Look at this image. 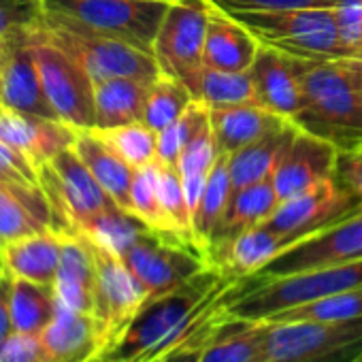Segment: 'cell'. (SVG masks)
<instances>
[{"instance_id": "cell-1", "label": "cell", "mask_w": 362, "mask_h": 362, "mask_svg": "<svg viewBox=\"0 0 362 362\" xmlns=\"http://www.w3.org/2000/svg\"><path fill=\"white\" fill-rule=\"evenodd\" d=\"M303 92V109L292 122L303 132L334 145L339 153L362 151V60L309 62Z\"/></svg>"}, {"instance_id": "cell-2", "label": "cell", "mask_w": 362, "mask_h": 362, "mask_svg": "<svg viewBox=\"0 0 362 362\" xmlns=\"http://www.w3.org/2000/svg\"><path fill=\"white\" fill-rule=\"evenodd\" d=\"M351 290H362V260L271 279L247 277L233 286L226 311L241 320H267L284 309Z\"/></svg>"}, {"instance_id": "cell-3", "label": "cell", "mask_w": 362, "mask_h": 362, "mask_svg": "<svg viewBox=\"0 0 362 362\" xmlns=\"http://www.w3.org/2000/svg\"><path fill=\"white\" fill-rule=\"evenodd\" d=\"M230 16L239 20L260 45L288 56L313 62L347 58L339 41L334 9L235 11Z\"/></svg>"}, {"instance_id": "cell-4", "label": "cell", "mask_w": 362, "mask_h": 362, "mask_svg": "<svg viewBox=\"0 0 362 362\" xmlns=\"http://www.w3.org/2000/svg\"><path fill=\"white\" fill-rule=\"evenodd\" d=\"M45 35L83 66L94 86L117 77L153 83L162 73L151 54L122 41L94 35L64 16L45 11Z\"/></svg>"}, {"instance_id": "cell-5", "label": "cell", "mask_w": 362, "mask_h": 362, "mask_svg": "<svg viewBox=\"0 0 362 362\" xmlns=\"http://www.w3.org/2000/svg\"><path fill=\"white\" fill-rule=\"evenodd\" d=\"M45 11L64 16L94 35L128 43L153 56V43L170 7L166 0H43Z\"/></svg>"}, {"instance_id": "cell-6", "label": "cell", "mask_w": 362, "mask_h": 362, "mask_svg": "<svg viewBox=\"0 0 362 362\" xmlns=\"http://www.w3.org/2000/svg\"><path fill=\"white\" fill-rule=\"evenodd\" d=\"M267 324L260 362H351L362 351V317Z\"/></svg>"}, {"instance_id": "cell-7", "label": "cell", "mask_w": 362, "mask_h": 362, "mask_svg": "<svg viewBox=\"0 0 362 362\" xmlns=\"http://www.w3.org/2000/svg\"><path fill=\"white\" fill-rule=\"evenodd\" d=\"M39 186L49 201L54 230L60 235H73L90 218L119 207L73 147L39 166Z\"/></svg>"}, {"instance_id": "cell-8", "label": "cell", "mask_w": 362, "mask_h": 362, "mask_svg": "<svg viewBox=\"0 0 362 362\" xmlns=\"http://www.w3.org/2000/svg\"><path fill=\"white\" fill-rule=\"evenodd\" d=\"M35 60L43 92L56 115L77 130L94 128V81L83 66L45 35V20L33 28Z\"/></svg>"}, {"instance_id": "cell-9", "label": "cell", "mask_w": 362, "mask_h": 362, "mask_svg": "<svg viewBox=\"0 0 362 362\" xmlns=\"http://www.w3.org/2000/svg\"><path fill=\"white\" fill-rule=\"evenodd\" d=\"M88 245L92 250L94 264H96L92 317L96 326V354H98L122 337V332L130 326V322L151 298L145 286L134 277V273L119 256L90 241Z\"/></svg>"}, {"instance_id": "cell-10", "label": "cell", "mask_w": 362, "mask_h": 362, "mask_svg": "<svg viewBox=\"0 0 362 362\" xmlns=\"http://www.w3.org/2000/svg\"><path fill=\"white\" fill-rule=\"evenodd\" d=\"M209 0L170 3L153 43V58L162 73L184 81L192 96L205 69V39L209 26Z\"/></svg>"}, {"instance_id": "cell-11", "label": "cell", "mask_w": 362, "mask_h": 362, "mask_svg": "<svg viewBox=\"0 0 362 362\" xmlns=\"http://www.w3.org/2000/svg\"><path fill=\"white\" fill-rule=\"evenodd\" d=\"M122 260L145 286L149 298L177 290L211 267L199 250L168 241L153 230H145Z\"/></svg>"}, {"instance_id": "cell-12", "label": "cell", "mask_w": 362, "mask_h": 362, "mask_svg": "<svg viewBox=\"0 0 362 362\" xmlns=\"http://www.w3.org/2000/svg\"><path fill=\"white\" fill-rule=\"evenodd\" d=\"M356 214H362L360 201L347 188H343L332 175L317 181L305 192L284 201L264 222V226L298 243L309 235H315Z\"/></svg>"}, {"instance_id": "cell-13", "label": "cell", "mask_w": 362, "mask_h": 362, "mask_svg": "<svg viewBox=\"0 0 362 362\" xmlns=\"http://www.w3.org/2000/svg\"><path fill=\"white\" fill-rule=\"evenodd\" d=\"M354 260H362V214H356L294 243L252 277L271 279Z\"/></svg>"}, {"instance_id": "cell-14", "label": "cell", "mask_w": 362, "mask_h": 362, "mask_svg": "<svg viewBox=\"0 0 362 362\" xmlns=\"http://www.w3.org/2000/svg\"><path fill=\"white\" fill-rule=\"evenodd\" d=\"M33 28L20 30L9 37L5 58L0 64V105L30 115L60 119L43 92L41 75L35 60Z\"/></svg>"}, {"instance_id": "cell-15", "label": "cell", "mask_w": 362, "mask_h": 362, "mask_svg": "<svg viewBox=\"0 0 362 362\" xmlns=\"http://www.w3.org/2000/svg\"><path fill=\"white\" fill-rule=\"evenodd\" d=\"M309 62L313 60L294 58L279 49L260 45L250 69L260 107L286 119H294L305 103L303 75Z\"/></svg>"}, {"instance_id": "cell-16", "label": "cell", "mask_w": 362, "mask_h": 362, "mask_svg": "<svg viewBox=\"0 0 362 362\" xmlns=\"http://www.w3.org/2000/svg\"><path fill=\"white\" fill-rule=\"evenodd\" d=\"M77 128L62 119L22 113L0 105V141L26 156L37 168L73 147Z\"/></svg>"}, {"instance_id": "cell-17", "label": "cell", "mask_w": 362, "mask_h": 362, "mask_svg": "<svg viewBox=\"0 0 362 362\" xmlns=\"http://www.w3.org/2000/svg\"><path fill=\"white\" fill-rule=\"evenodd\" d=\"M337 160L339 149L334 145L298 128L273 175L279 201L284 203L315 186L317 181L332 177L337 170Z\"/></svg>"}, {"instance_id": "cell-18", "label": "cell", "mask_w": 362, "mask_h": 362, "mask_svg": "<svg viewBox=\"0 0 362 362\" xmlns=\"http://www.w3.org/2000/svg\"><path fill=\"white\" fill-rule=\"evenodd\" d=\"M292 245L294 241L290 237L260 224L241 233L237 239L216 252V256L211 258V267L218 269L224 277L243 281L262 271L271 260H275Z\"/></svg>"}, {"instance_id": "cell-19", "label": "cell", "mask_w": 362, "mask_h": 362, "mask_svg": "<svg viewBox=\"0 0 362 362\" xmlns=\"http://www.w3.org/2000/svg\"><path fill=\"white\" fill-rule=\"evenodd\" d=\"M43 230H54V216L41 186L0 181V247Z\"/></svg>"}, {"instance_id": "cell-20", "label": "cell", "mask_w": 362, "mask_h": 362, "mask_svg": "<svg viewBox=\"0 0 362 362\" xmlns=\"http://www.w3.org/2000/svg\"><path fill=\"white\" fill-rule=\"evenodd\" d=\"M260 43L256 37L230 13L211 5L209 11V26L205 39V66L228 71V73H243L250 71Z\"/></svg>"}, {"instance_id": "cell-21", "label": "cell", "mask_w": 362, "mask_h": 362, "mask_svg": "<svg viewBox=\"0 0 362 362\" xmlns=\"http://www.w3.org/2000/svg\"><path fill=\"white\" fill-rule=\"evenodd\" d=\"M216 145L220 156H233L239 149L281 130L292 119H286L260 105H239L211 109L209 113Z\"/></svg>"}, {"instance_id": "cell-22", "label": "cell", "mask_w": 362, "mask_h": 362, "mask_svg": "<svg viewBox=\"0 0 362 362\" xmlns=\"http://www.w3.org/2000/svg\"><path fill=\"white\" fill-rule=\"evenodd\" d=\"M94 288H96V264L88 241L79 235H64L62 258L54 281L56 300L69 309L92 315Z\"/></svg>"}, {"instance_id": "cell-23", "label": "cell", "mask_w": 362, "mask_h": 362, "mask_svg": "<svg viewBox=\"0 0 362 362\" xmlns=\"http://www.w3.org/2000/svg\"><path fill=\"white\" fill-rule=\"evenodd\" d=\"M279 205H281V201L277 197L273 177H267V179L258 181V184H252L239 192H233L228 211H226V216L211 241V247H209V256H207L209 264H211V258L216 256V252H220L224 245H228L241 233L264 224L275 214V209Z\"/></svg>"}, {"instance_id": "cell-24", "label": "cell", "mask_w": 362, "mask_h": 362, "mask_svg": "<svg viewBox=\"0 0 362 362\" xmlns=\"http://www.w3.org/2000/svg\"><path fill=\"white\" fill-rule=\"evenodd\" d=\"M62 241L64 235L43 230L3 245L7 273L35 284L54 286L62 258Z\"/></svg>"}, {"instance_id": "cell-25", "label": "cell", "mask_w": 362, "mask_h": 362, "mask_svg": "<svg viewBox=\"0 0 362 362\" xmlns=\"http://www.w3.org/2000/svg\"><path fill=\"white\" fill-rule=\"evenodd\" d=\"M267 326L264 320L226 315L203 345L199 362H260Z\"/></svg>"}, {"instance_id": "cell-26", "label": "cell", "mask_w": 362, "mask_h": 362, "mask_svg": "<svg viewBox=\"0 0 362 362\" xmlns=\"http://www.w3.org/2000/svg\"><path fill=\"white\" fill-rule=\"evenodd\" d=\"M49 362H86L96 354V326L90 313L58 303L56 315L41 334Z\"/></svg>"}, {"instance_id": "cell-27", "label": "cell", "mask_w": 362, "mask_h": 362, "mask_svg": "<svg viewBox=\"0 0 362 362\" xmlns=\"http://www.w3.org/2000/svg\"><path fill=\"white\" fill-rule=\"evenodd\" d=\"M149 86L151 83L147 81L130 77H117L96 83L92 130H111L126 124L143 122Z\"/></svg>"}, {"instance_id": "cell-28", "label": "cell", "mask_w": 362, "mask_h": 362, "mask_svg": "<svg viewBox=\"0 0 362 362\" xmlns=\"http://www.w3.org/2000/svg\"><path fill=\"white\" fill-rule=\"evenodd\" d=\"M73 149L96 177L98 184L107 190V194L124 211H128L134 168L128 162H124L94 130H79Z\"/></svg>"}, {"instance_id": "cell-29", "label": "cell", "mask_w": 362, "mask_h": 362, "mask_svg": "<svg viewBox=\"0 0 362 362\" xmlns=\"http://www.w3.org/2000/svg\"><path fill=\"white\" fill-rule=\"evenodd\" d=\"M296 132H298V126L294 122H290L281 130L271 132L264 139L228 156L233 192H239L252 184H258V181H262L267 177H273L279 160L284 158V153L290 147Z\"/></svg>"}, {"instance_id": "cell-30", "label": "cell", "mask_w": 362, "mask_h": 362, "mask_svg": "<svg viewBox=\"0 0 362 362\" xmlns=\"http://www.w3.org/2000/svg\"><path fill=\"white\" fill-rule=\"evenodd\" d=\"M230 199H233V184H230V170H228V156H220L209 173L201 205L192 222L194 245L205 258L209 256L211 241L228 211Z\"/></svg>"}, {"instance_id": "cell-31", "label": "cell", "mask_w": 362, "mask_h": 362, "mask_svg": "<svg viewBox=\"0 0 362 362\" xmlns=\"http://www.w3.org/2000/svg\"><path fill=\"white\" fill-rule=\"evenodd\" d=\"M11 317L20 334L41 337L56 315L58 300L54 286L35 284L11 275Z\"/></svg>"}, {"instance_id": "cell-32", "label": "cell", "mask_w": 362, "mask_h": 362, "mask_svg": "<svg viewBox=\"0 0 362 362\" xmlns=\"http://www.w3.org/2000/svg\"><path fill=\"white\" fill-rule=\"evenodd\" d=\"M145 230H149V228L139 218L115 207V209L98 214V216L90 218L88 222L79 224L73 235H81L90 243L122 258Z\"/></svg>"}, {"instance_id": "cell-33", "label": "cell", "mask_w": 362, "mask_h": 362, "mask_svg": "<svg viewBox=\"0 0 362 362\" xmlns=\"http://www.w3.org/2000/svg\"><path fill=\"white\" fill-rule=\"evenodd\" d=\"M194 100L205 103L209 109H222V107H239V105H260L256 86L250 71L243 73H228L205 66L197 90Z\"/></svg>"}, {"instance_id": "cell-34", "label": "cell", "mask_w": 362, "mask_h": 362, "mask_svg": "<svg viewBox=\"0 0 362 362\" xmlns=\"http://www.w3.org/2000/svg\"><path fill=\"white\" fill-rule=\"evenodd\" d=\"M192 100L194 96L184 81H179L173 75L160 73L158 79L149 86L143 124L153 132H160L184 115Z\"/></svg>"}, {"instance_id": "cell-35", "label": "cell", "mask_w": 362, "mask_h": 362, "mask_svg": "<svg viewBox=\"0 0 362 362\" xmlns=\"http://www.w3.org/2000/svg\"><path fill=\"white\" fill-rule=\"evenodd\" d=\"M128 214L139 218L149 230L166 237L168 241L184 243L179 237L173 235V230L168 226V220H166V216L162 211V205H160V197H158V162H151L147 166L134 168L132 186H130V207H128ZM184 245H188V243H184Z\"/></svg>"}, {"instance_id": "cell-36", "label": "cell", "mask_w": 362, "mask_h": 362, "mask_svg": "<svg viewBox=\"0 0 362 362\" xmlns=\"http://www.w3.org/2000/svg\"><path fill=\"white\" fill-rule=\"evenodd\" d=\"M362 317V290L324 296L269 315L264 322H345Z\"/></svg>"}, {"instance_id": "cell-37", "label": "cell", "mask_w": 362, "mask_h": 362, "mask_svg": "<svg viewBox=\"0 0 362 362\" xmlns=\"http://www.w3.org/2000/svg\"><path fill=\"white\" fill-rule=\"evenodd\" d=\"M158 197L173 235L179 237L184 243L197 247L192 237V216L186 203L184 181H181L179 166L158 162Z\"/></svg>"}, {"instance_id": "cell-38", "label": "cell", "mask_w": 362, "mask_h": 362, "mask_svg": "<svg viewBox=\"0 0 362 362\" xmlns=\"http://www.w3.org/2000/svg\"><path fill=\"white\" fill-rule=\"evenodd\" d=\"M94 132L132 168L147 166L158 158V132L147 128L143 122Z\"/></svg>"}, {"instance_id": "cell-39", "label": "cell", "mask_w": 362, "mask_h": 362, "mask_svg": "<svg viewBox=\"0 0 362 362\" xmlns=\"http://www.w3.org/2000/svg\"><path fill=\"white\" fill-rule=\"evenodd\" d=\"M209 113H211V109L205 103L192 100L190 107L184 111V115H181L175 124H170L168 128L158 132V158H156V162L177 166L179 156H181V151H184V147L188 145V141L201 130L203 124L209 122Z\"/></svg>"}, {"instance_id": "cell-40", "label": "cell", "mask_w": 362, "mask_h": 362, "mask_svg": "<svg viewBox=\"0 0 362 362\" xmlns=\"http://www.w3.org/2000/svg\"><path fill=\"white\" fill-rule=\"evenodd\" d=\"M220 151L216 145V136H214V128H211V119L207 124L201 126V130L188 141V145L184 147L179 156V173L181 175H201V173H211L214 164L218 162Z\"/></svg>"}, {"instance_id": "cell-41", "label": "cell", "mask_w": 362, "mask_h": 362, "mask_svg": "<svg viewBox=\"0 0 362 362\" xmlns=\"http://www.w3.org/2000/svg\"><path fill=\"white\" fill-rule=\"evenodd\" d=\"M43 20V0H0V39L33 28Z\"/></svg>"}, {"instance_id": "cell-42", "label": "cell", "mask_w": 362, "mask_h": 362, "mask_svg": "<svg viewBox=\"0 0 362 362\" xmlns=\"http://www.w3.org/2000/svg\"><path fill=\"white\" fill-rule=\"evenodd\" d=\"M339 41L347 58H358L362 52V0H339L334 7Z\"/></svg>"}, {"instance_id": "cell-43", "label": "cell", "mask_w": 362, "mask_h": 362, "mask_svg": "<svg viewBox=\"0 0 362 362\" xmlns=\"http://www.w3.org/2000/svg\"><path fill=\"white\" fill-rule=\"evenodd\" d=\"M222 11H281V9H334L339 0H209Z\"/></svg>"}, {"instance_id": "cell-44", "label": "cell", "mask_w": 362, "mask_h": 362, "mask_svg": "<svg viewBox=\"0 0 362 362\" xmlns=\"http://www.w3.org/2000/svg\"><path fill=\"white\" fill-rule=\"evenodd\" d=\"M0 181L3 184L39 186V168L26 156L0 141Z\"/></svg>"}, {"instance_id": "cell-45", "label": "cell", "mask_w": 362, "mask_h": 362, "mask_svg": "<svg viewBox=\"0 0 362 362\" xmlns=\"http://www.w3.org/2000/svg\"><path fill=\"white\" fill-rule=\"evenodd\" d=\"M0 362H49L41 337L13 332L0 345Z\"/></svg>"}, {"instance_id": "cell-46", "label": "cell", "mask_w": 362, "mask_h": 362, "mask_svg": "<svg viewBox=\"0 0 362 362\" xmlns=\"http://www.w3.org/2000/svg\"><path fill=\"white\" fill-rule=\"evenodd\" d=\"M334 179L343 188H347L362 207V153H339Z\"/></svg>"}, {"instance_id": "cell-47", "label": "cell", "mask_w": 362, "mask_h": 362, "mask_svg": "<svg viewBox=\"0 0 362 362\" xmlns=\"http://www.w3.org/2000/svg\"><path fill=\"white\" fill-rule=\"evenodd\" d=\"M9 298H11V275L7 273L3 279H0V345L16 332Z\"/></svg>"}, {"instance_id": "cell-48", "label": "cell", "mask_w": 362, "mask_h": 362, "mask_svg": "<svg viewBox=\"0 0 362 362\" xmlns=\"http://www.w3.org/2000/svg\"><path fill=\"white\" fill-rule=\"evenodd\" d=\"M207 179H209V173L181 175V181H184V194H186V203H188L192 222H194V214H197V209L201 205V199H203V192H205V186H207Z\"/></svg>"}, {"instance_id": "cell-49", "label": "cell", "mask_w": 362, "mask_h": 362, "mask_svg": "<svg viewBox=\"0 0 362 362\" xmlns=\"http://www.w3.org/2000/svg\"><path fill=\"white\" fill-rule=\"evenodd\" d=\"M226 315H228V311H226ZM222 320H224V317H222ZM216 326H218V324H216ZM216 326H214V328H216ZM214 328H211V330H207L205 334H201L199 339L190 341L188 345L175 349L170 356H166V358H164V360H160V362H199V358H201V349H203V345L207 343V339H209V334L214 332Z\"/></svg>"}, {"instance_id": "cell-50", "label": "cell", "mask_w": 362, "mask_h": 362, "mask_svg": "<svg viewBox=\"0 0 362 362\" xmlns=\"http://www.w3.org/2000/svg\"><path fill=\"white\" fill-rule=\"evenodd\" d=\"M7 43H9V37L0 39V64H3V58H5V52H7Z\"/></svg>"}, {"instance_id": "cell-51", "label": "cell", "mask_w": 362, "mask_h": 362, "mask_svg": "<svg viewBox=\"0 0 362 362\" xmlns=\"http://www.w3.org/2000/svg\"><path fill=\"white\" fill-rule=\"evenodd\" d=\"M7 275V267H5V258H3V247H0V279Z\"/></svg>"}, {"instance_id": "cell-52", "label": "cell", "mask_w": 362, "mask_h": 362, "mask_svg": "<svg viewBox=\"0 0 362 362\" xmlns=\"http://www.w3.org/2000/svg\"><path fill=\"white\" fill-rule=\"evenodd\" d=\"M351 362H362V351H360V354H358V356H356V358H354Z\"/></svg>"}, {"instance_id": "cell-53", "label": "cell", "mask_w": 362, "mask_h": 362, "mask_svg": "<svg viewBox=\"0 0 362 362\" xmlns=\"http://www.w3.org/2000/svg\"><path fill=\"white\" fill-rule=\"evenodd\" d=\"M166 3H175V0H166Z\"/></svg>"}, {"instance_id": "cell-54", "label": "cell", "mask_w": 362, "mask_h": 362, "mask_svg": "<svg viewBox=\"0 0 362 362\" xmlns=\"http://www.w3.org/2000/svg\"><path fill=\"white\" fill-rule=\"evenodd\" d=\"M360 60H362V52H360Z\"/></svg>"}, {"instance_id": "cell-55", "label": "cell", "mask_w": 362, "mask_h": 362, "mask_svg": "<svg viewBox=\"0 0 362 362\" xmlns=\"http://www.w3.org/2000/svg\"><path fill=\"white\" fill-rule=\"evenodd\" d=\"M360 153H362V151H360Z\"/></svg>"}]
</instances>
